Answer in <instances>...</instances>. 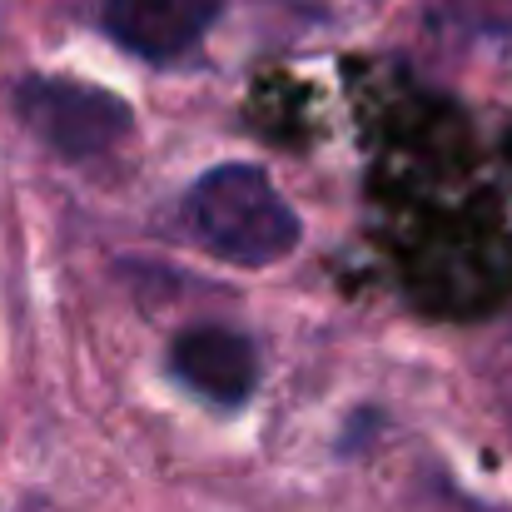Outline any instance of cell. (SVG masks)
I'll return each instance as SVG.
<instances>
[{"label":"cell","mask_w":512,"mask_h":512,"mask_svg":"<svg viewBox=\"0 0 512 512\" xmlns=\"http://www.w3.org/2000/svg\"><path fill=\"white\" fill-rule=\"evenodd\" d=\"M170 373L214 408H239L259 388V353L234 329L199 324L170 343Z\"/></svg>","instance_id":"cell-3"},{"label":"cell","mask_w":512,"mask_h":512,"mask_svg":"<svg viewBox=\"0 0 512 512\" xmlns=\"http://www.w3.org/2000/svg\"><path fill=\"white\" fill-rule=\"evenodd\" d=\"M224 0H105L100 25L140 60H174L219 20Z\"/></svg>","instance_id":"cell-4"},{"label":"cell","mask_w":512,"mask_h":512,"mask_svg":"<svg viewBox=\"0 0 512 512\" xmlns=\"http://www.w3.org/2000/svg\"><path fill=\"white\" fill-rule=\"evenodd\" d=\"M438 10L473 30H512V0H438Z\"/></svg>","instance_id":"cell-5"},{"label":"cell","mask_w":512,"mask_h":512,"mask_svg":"<svg viewBox=\"0 0 512 512\" xmlns=\"http://www.w3.org/2000/svg\"><path fill=\"white\" fill-rule=\"evenodd\" d=\"M15 110L40 145H50L60 160L75 165L110 155L135 125L130 105L115 90L65 75H25L15 85Z\"/></svg>","instance_id":"cell-2"},{"label":"cell","mask_w":512,"mask_h":512,"mask_svg":"<svg viewBox=\"0 0 512 512\" xmlns=\"http://www.w3.org/2000/svg\"><path fill=\"white\" fill-rule=\"evenodd\" d=\"M184 224L214 259L239 269H264L289 259L304 234L294 204L274 189V179L259 165L209 170L184 199Z\"/></svg>","instance_id":"cell-1"}]
</instances>
